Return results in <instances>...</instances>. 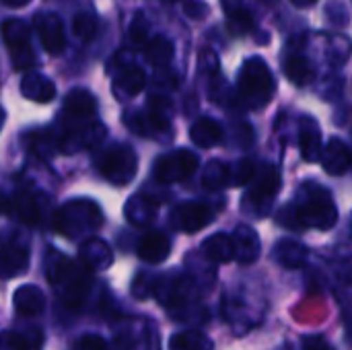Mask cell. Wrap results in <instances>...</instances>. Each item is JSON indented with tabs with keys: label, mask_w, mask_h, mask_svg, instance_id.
<instances>
[{
	"label": "cell",
	"mask_w": 352,
	"mask_h": 350,
	"mask_svg": "<svg viewBox=\"0 0 352 350\" xmlns=\"http://www.w3.org/2000/svg\"><path fill=\"white\" fill-rule=\"evenodd\" d=\"M278 223L289 229H320L328 231L338 223V208L330 192L316 184H305L293 206L283 208Z\"/></svg>",
	"instance_id": "6da1fadb"
},
{
	"label": "cell",
	"mask_w": 352,
	"mask_h": 350,
	"mask_svg": "<svg viewBox=\"0 0 352 350\" xmlns=\"http://www.w3.org/2000/svg\"><path fill=\"white\" fill-rule=\"evenodd\" d=\"M45 272L50 285L60 293V299L70 309H80L85 305L93 283V272L89 268H85L80 262L68 260L60 252L50 250L45 260Z\"/></svg>",
	"instance_id": "7a4b0ae2"
},
{
	"label": "cell",
	"mask_w": 352,
	"mask_h": 350,
	"mask_svg": "<svg viewBox=\"0 0 352 350\" xmlns=\"http://www.w3.org/2000/svg\"><path fill=\"white\" fill-rule=\"evenodd\" d=\"M52 225L60 235L68 239H82L103 225V212L93 200H70L54 212Z\"/></svg>",
	"instance_id": "3957f363"
},
{
	"label": "cell",
	"mask_w": 352,
	"mask_h": 350,
	"mask_svg": "<svg viewBox=\"0 0 352 350\" xmlns=\"http://www.w3.org/2000/svg\"><path fill=\"white\" fill-rule=\"evenodd\" d=\"M274 76L268 68V64L254 56L245 60L241 74H239V97L248 107L262 109L268 105V101L274 95Z\"/></svg>",
	"instance_id": "277c9868"
},
{
	"label": "cell",
	"mask_w": 352,
	"mask_h": 350,
	"mask_svg": "<svg viewBox=\"0 0 352 350\" xmlns=\"http://www.w3.org/2000/svg\"><path fill=\"white\" fill-rule=\"evenodd\" d=\"M138 157L128 144H116L105 149L97 157V171L113 186H128L136 177Z\"/></svg>",
	"instance_id": "5b68a950"
},
{
	"label": "cell",
	"mask_w": 352,
	"mask_h": 350,
	"mask_svg": "<svg viewBox=\"0 0 352 350\" xmlns=\"http://www.w3.org/2000/svg\"><path fill=\"white\" fill-rule=\"evenodd\" d=\"M254 186L243 196V210L256 217H266L276 194L280 192V173L272 165H266L258 175H254Z\"/></svg>",
	"instance_id": "8992f818"
},
{
	"label": "cell",
	"mask_w": 352,
	"mask_h": 350,
	"mask_svg": "<svg viewBox=\"0 0 352 350\" xmlns=\"http://www.w3.org/2000/svg\"><path fill=\"white\" fill-rule=\"evenodd\" d=\"M2 39L10 52V60L16 70H29L35 66L37 58L31 45V29L21 19H6L0 25Z\"/></svg>",
	"instance_id": "52a82bcc"
},
{
	"label": "cell",
	"mask_w": 352,
	"mask_h": 350,
	"mask_svg": "<svg viewBox=\"0 0 352 350\" xmlns=\"http://www.w3.org/2000/svg\"><path fill=\"white\" fill-rule=\"evenodd\" d=\"M198 165H200V159L194 151L177 149V151L161 155L153 165V173L159 184H177V182L192 177Z\"/></svg>",
	"instance_id": "ba28073f"
},
{
	"label": "cell",
	"mask_w": 352,
	"mask_h": 350,
	"mask_svg": "<svg viewBox=\"0 0 352 350\" xmlns=\"http://www.w3.org/2000/svg\"><path fill=\"white\" fill-rule=\"evenodd\" d=\"M29 268V241L14 229L0 231V274L21 276Z\"/></svg>",
	"instance_id": "9c48e42d"
},
{
	"label": "cell",
	"mask_w": 352,
	"mask_h": 350,
	"mask_svg": "<svg viewBox=\"0 0 352 350\" xmlns=\"http://www.w3.org/2000/svg\"><path fill=\"white\" fill-rule=\"evenodd\" d=\"M153 293L167 309H186L198 299V287L190 276H161L153 283Z\"/></svg>",
	"instance_id": "30bf717a"
},
{
	"label": "cell",
	"mask_w": 352,
	"mask_h": 350,
	"mask_svg": "<svg viewBox=\"0 0 352 350\" xmlns=\"http://www.w3.org/2000/svg\"><path fill=\"white\" fill-rule=\"evenodd\" d=\"M97 101L93 93L85 89H74L66 95L64 99V109H62V124L64 128H76L87 122L97 120Z\"/></svg>",
	"instance_id": "8fae6325"
},
{
	"label": "cell",
	"mask_w": 352,
	"mask_h": 350,
	"mask_svg": "<svg viewBox=\"0 0 352 350\" xmlns=\"http://www.w3.org/2000/svg\"><path fill=\"white\" fill-rule=\"evenodd\" d=\"M214 221V212L208 204L204 202H184L173 208L169 223L173 229L184 231V233H196L208 227Z\"/></svg>",
	"instance_id": "7c38bea8"
},
{
	"label": "cell",
	"mask_w": 352,
	"mask_h": 350,
	"mask_svg": "<svg viewBox=\"0 0 352 350\" xmlns=\"http://www.w3.org/2000/svg\"><path fill=\"white\" fill-rule=\"evenodd\" d=\"M151 338L153 332L144 320L126 318L113 328V340L118 350H151Z\"/></svg>",
	"instance_id": "4fadbf2b"
},
{
	"label": "cell",
	"mask_w": 352,
	"mask_h": 350,
	"mask_svg": "<svg viewBox=\"0 0 352 350\" xmlns=\"http://www.w3.org/2000/svg\"><path fill=\"white\" fill-rule=\"evenodd\" d=\"M35 31L39 35V41L43 50L52 56H60L66 47V33L62 19L52 10H41L35 14Z\"/></svg>",
	"instance_id": "5bb4252c"
},
{
	"label": "cell",
	"mask_w": 352,
	"mask_h": 350,
	"mask_svg": "<svg viewBox=\"0 0 352 350\" xmlns=\"http://www.w3.org/2000/svg\"><path fill=\"white\" fill-rule=\"evenodd\" d=\"M229 237L233 245V260H237L239 264H254L260 258L262 243L256 229H252L250 225H237L233 235Z\"/></svg>",
	"instance_id": "9a60e30c"
},
{
	"label": "cell",
	"mask_w": 352,
	"mask_h": 350,
	"mask_svg": "<svg viewBox=\"0 0 352 350\" xmlns=\"http://www.w3.org/2000/svg\"><path fill=\"white\" fill-rule=\"evenodd\" d=\"M78 262L91 272H97V270H105L111 266L113 254H111V248L103 239L89 237L87 241H82L78 250Z\"/></svg>",
	"instance_id": "2e32d148"
},
{
	"label": "cell",
	"mask_w": 352,
	"mask_h": 350,
	"mask_svg": "<svg viewBox=\"0 0 352 350\" xmlns=\"http://www.w3.org/2000/svg\"><path fill=\"white\" fill-rule=\"evenodd\" d=\"M136 252H138V258L144 260L146 264H161L167 260V256L171 252V241L161 231H148L138 241Z\"/></svg>",
	"instance_id": "e0dca14e"
},
{
	"label": "cell",
	"mask_w": 352,
	"mask_h": 350,
	"mask_svg": "<svg viewBox=\"0 0 352 350\" xmlns=\"http://www.w3.org/2000/svg\"><path fill=\"white\" fill-rule=\"evenodd\" d=\"M12 305L21 318H37L45 309V295L35 285H23L12 295Z\"/></svg>",
	"instance_id": "ac0fdd59"
},
{
	"label": "cell",
	"mask_w": 352,
	"mask_h": 350,
	"mask_svg": "<svg viewBox=\"0 0 352 350\" xmlns=\"http://www.w3.org/2000/svg\"><path fill=\"white\" fill-rule=\"evenodd\" d=\"M322 165L330 175H344L351 169V151L340 138H332L320 153Z\"/></svg>",
	"instance_id": "d6986e66"
},
{
	"label": "cell",
	"mask_w": 352,
	"mask_h": 350,
	"mask_svg": "<svg viewBox=\"0 0 352 350\" xmlns=\"http://www.w3.org/2000/svg\"><path fill=\"white\" fill-rule=\"evenodd\" d=\"M21 95L29 101L50 103L56 97V85L41 72H27L21 80Z\"/></svg>",
	"instance_id": "ffe728a7"
},
{
	"label": "cell",
	"mask_w": 352,
	"mask_h": 350,
	"mask_svg": "<svg viewBox=\"0 0 352 350\" xmlns=\"http://www.w3.org/2000/svg\"><path fill=\"white\" fill-rule=\"evenodd\" d=\"M299 146H301V155L305 161L314 163L320 159L322 153V130L318 126V122L314 118H303L301 120V128H299Z\"/></svg>",
	"instance_id": "44dd1931"
},
{
	"label": "cell",
	"mask_w": 352,
	"mask_h": 350,
	"mask_svg": "<svg viewBox=\"0 0 352 350\" xmlns=\"http://www.w3.org/2000/svg\"><path fill=\"white\" fill-rule=\"evenodd\" d=\"M307 256H309V250L303 243L293 241V239H283L274 245V260L280 266L291 268V270L301 268L307 262Z\"/></svg>",
	"instance_id": "7402d4cb"
},
{
	"label": "cell",
	"mask_w": 352,
	"mask_h": 350,
	"mask_svg": "<svg viewBox=\"0 0 352 350\" xmlns=\"http://www.w3.org/2000/svg\"><path fill=\"white\" fill-rule=\"evenodd\" d=\"M190 138L200 149H210L223 140V128L212 118H198L190 128Z\"/></svg>",
	"instance_id": "603a6c76"
},
{
	"label": "cell",
	"mask_w": 352,
	"mask_h": 350,
	"mask_svg": "<svg viewBox=\"0 0 352 350\" xmlns=\"http://www.w3.org/2000/svg\"><path fill=\"white\" fill-rule=\"evenodd\" d=\"M202 254L214 262V264H227L233 260V245H231V237L227 233H214L210 237L204 239L202 243Z\"/></svg>",
	"instance_id": "cb8c5ba5"
},
{
	"label": "cell",
	"mask_w": 352,
	"mask_h": 350,
	"mask_svg": "<svg viewBox=\"0 0 352 350\" xmlns=\"http://www.w3.org/2000/svg\"><path fill=\"white\" fill-rule=\"evenodd\" d=\"M10 208L16 210L19 219L25 225H37L41 221V204H39V196L31 194V192H16Z\"/></svg>",
	"instance_id": "d4e9b609"
},
{
	"label": "cell",
	"mask_w": 352,
	"mask_h": 350,
	"mask_svg": "<svg viewBox=\"0 0 352 350\" xmlns=\"http://www.w3.org/2000/svg\"><path fill=\"white\" fill-rule=\"evenodd\" d=\"M2 344L8 350H41L43 344V334L37 328H29V330H14L8 332L6 336L0 338Z\"/></svg>",
	"instance_id": "484cf974"
},
{
	"label": "cell",
	"mask_w": 352,
	"mask_h": 350,
	"mask_svg": "<svg viewBox=\"0 0 352 350\" xmlns=\"http://www.w3.org/2000/svg\"><path fill=\"white\" fill-rule=\"evenodd\" d=\"M202 186L210 192H219L227 186H231V167L219 159H212L206 163L202 173Z\"/></svg>",
	"instance_id": "4316f807"
},
{
	"label": "cell",
	"mask_w": 352,
	"mask_h": 350,
	"mask_svg": "<svg viewBox=\"0 0 352 350\" xmlns=\"http://www.w3.org/2000/svg\"><path fill=\"white\" fill-rule=\"evenodd\" d=\"M155 215H157L155 200H148L144 196H132L126 204V217L132 225L144 227L155 219Z\"/></svg>",
	"instance_id": "83f0119b"
},
{
	"label": "cell",
	"mask_w": 352,
	"mask_h": 350,
	"mask_svg": "<svg viewBox=\"0 0 352 350\" xmlns=\"http://www.w3.org/2000/svg\"><path fill=\"white\" fill-rule=\"evenodd\" d=\"M285 76L297 85V87H305L314 80V66L305 56H291L285 62Z\"/></svg>",
	"instance_id": "f1b7e54d"
},
{
	"label": "cell",
	"mask_w": 352,
	"mask_h": 350,
	"mask_svg": "<svg viewBox=\"0 0 352 350\" xmlns=\"http://www.w3.org/2000/svg\"><path fill=\"white\" fill-rule=\"evenodd\" d=\"M169 350H212V340L198 330H184L171 336Z\"/></svg>",
	"instance_id": "f546056e"
},
{
	"label": "cell",
	"mask_w": 352,
	"mask_h": 350,
	"mask_svg": "<svg viewBox=\"0 0 352 350\" xmlns=\"http://www.w3.org/2000/svg\"><path fill=\"white\" fill-rule=\"evenodd\" d=\"M144 56L155 66H167L173 58V43L167 37H155L146 41Z\"/></svg>",
	"instance_id": "4dcf8cb0"
},
{
	"label": "cell",
	"mask_w": 352,
	"mask_h": 350,
	"mask_svg": "<svg viewBox=\"0 0 352 350\" xmlns=\"http://www.w3.org/2000/svg\"><path fill=\"white\" fill-rule=\"evenodd\" d=\"M227 19H229V31L233 33V35H245V33H250L252 29H254V17H252V12L248 10V8H243V6H229L227 4Z\"/></svg>",
	"instance_id": "1f68e13d"
},
{
	"label": "cell",
	"mask_w": 352,
	"mask_h": 350,
	"mask_svg": "<svg viewBox=\"0 0 352 350\" xmlns=\"http://www.w3.org/2000/svg\"><path fill=\"white\" fill-rule=\"evenodd\" d=\"M144 83H146V74L142 68H136V66H128L118 78V87L126 95H138L144 89Z\"/></svg>",
	"instance_id": "d6a6232c"
},
{
	"label": "cell",
	"mask_w": 352,
	"mask_h": 350,
	"mask_svg": "<svg viewBox=\"0 0 352 350\" xmlns=\"http://www.w3.org/2000/svg\"><path fill=\"white\" fill-rule=\"evenodd\" d=\"M72 31L78 39H93L97 33V17L93 12H76L72 19Z\"/></svg>",
	"instance_id": "836d02e7"
},
{
	"label": "cell",
	"mask_w": 352,
	"mask_h": 350,
	"mask_svg": "<svg viewBox=\"0 0 352 350\" xmlns=\"http://www.w3.org/2000/svg\"><path fill=\"white\" fill-rule=\"evenodd\" d=\"M58 149H60V142H58V138H56L50 130L37 132V134L31 138V151L37 153V155L43 157V159L52 157Z\"/></svg>",
	"instance_id": "e575fe53"
},
{
	"label": "cell",
	"mask_w": 352,
	"mask_h": 350,
	"mask_svg": "<svg viewBox=\"0 0 352 350\" xmlns=\"http://www.w3.org/2000/svg\"><path fill=\"white\" fill-rule=\"evenodd\" d=\"M256 175V165L250 159L237 161L235 167H231V186H245L254 179Z\"/></svg>",
	"instance_id": "d590c367"
},
{
	"label": "cell",
	"mask_w": 352,
	"mask_h": 350,
	"mask_svg": "<svg viewBox=\"0 0 352 350\" xmlns=\"http://www.w3.org/2000/svg\"><path fill=\"white\" fill-rule=\"evenodd\" d=\"M130 35H132V41L134 43H146L148 41V27H146V21L142 14H138L130 27Z\"/></svg>",
	"instance_id": "8d00e7d4"
},
{
	"label": "cell",
	"mask_w": 352,
	"mask_h": 350,
	"mask_svg": "<svg viewBox=\"0 0 352 350\" xmlns=\"http://www.w3.org/2000/svg\"><path fill=\"white\" fill-rule=\"evenodd\" d=\"M76 350H109L107 342L97 336V334H87L80 338V342L76 344Z\"/></svg>",
	"instance_id": "74e56055"
},
{
	"label": "cell",
	"mask_w": 352,
	"mask_h": 350,
	"mask_svg": "<svg viewBox=\"0 0 352 350\" xmlns=\"http://www.w3.org/2000/svg\"><path fill=\"white\" fill-rule=\"evenodd\" d=\"M184 12L192 19H202L208 14V6L202 0H184Z\"/></svg>",
	"instance_id": "f35d334b"
},
{
	"label": "cell",
	"mask_w": 352,
	"mask_h": 350,
	"mask_svg": "<svg viewBox=\"0 0 352 350\" xmlns=\"http://www.w3.org/2000/svg\"><path fill=\"white\" fill-rule=\"evenodd\" d=\"M301 349L303 350H332V347L326 342L324 336H305L301 340Z\"/></svg>",
	"instance_id": "ab89813d"
},
{
	"label": "cell",
	"mask_w": 352,
	"mask_h": 350,
	"mask_svg": "<svg viewBox=\"0 0 352 350\" xmlns=\"http://www.w3.org/2000/svg\"><path fill=\"white\" fill-rule=\"evenodd\" d=\"M10 210V200L6 198V194L0 190V215H6Z\"/></svg>",
	"instance_id": "60d3db41"
},
{
	"label": "cell",
	"mask_w": 352,
	"mask_h": 350,
	"mask_svg": "<svg viewBox=\"0 0 352 350\" xmlns=\"http://www.w3.org/2000/svg\"><path fill=\"white\" fill-rule=\"evenodd\" d=\"M6 6H12V8H16V6H25V4H29L31 0H2Z\"/></svg>",
	"instance_id": "b9f144b4"
},
{
	"label": "cell",
	"mask_w": 352,
	"mask_h": 350,
	"mask_svg": "<svg viewBox=\"0 0 352 350\" xmlns=\"http://www.w3.org/2000/svg\"><path fill=\"white\" fill-rule=\"evenodd\" d=\"M291 2H293L295 6H299V8H301V6H311L316 0H291Z\"/></svg>",
	"instance_id": "7bdbcfd3"
},
{
	"label": "cell",
	"mask_w": 352,
	"mask_h": 350,
	"mask_svg": "<svg viewBox=\"0 0 352 350\" xmlns=\"http://www.w3.org/2000/svg\"><path fill=\"white\" fill-rule=\"evenodd\" d=\"M4 118H6V116H4V109L0 107V130H2V124H4Z\"/></svg>",
	"instance_id": "ee69618b"
},
{
	"label": "cell",
	"mask_w": 352,
	"mask_h": 350,
	"mask_svg": "<svg viewBox=\"0 0 352 350\" xmlns=\"http://www.w3.org/2000/svg\"><path fill=\"white\" fill-rule=\"evenodd\" d=\"M167 2H177V0H167Z\"/></svg>",
	"instance_id": "f6af8a7d"
}]
</instances>
